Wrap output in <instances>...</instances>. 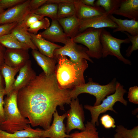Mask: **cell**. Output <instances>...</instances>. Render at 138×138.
Here are the masks:
<instances>
[{"label":"cell","mask_w":138,"mask_h":138,"mask_svg":"<svg viewBox=\"0 0 138 138\" xmlns=\"http://www.w3.org/2000/svg\"><path fill=\"white\" fill-rule=\"evenodd\" d=\"M70 91L60 87L55 73L47 76L43 72L18 91L17 106L32 127L39 126L46 130L57 107L64 110V105L70 104Z\"/></svg>","instance_id":"cell-1"},{"label":"cell","mask_w":138,"mask_h":138,"mask_svg":"<svg viewBox=\"0 0 138 138\" xmlns=\"http://www.w3.org/2000/svg\"><path fill=\"white\" fill-rule=\"evenodd\" d=\"M55 74L60 87L63 89H72L85 84V71L88 67L86 60L77 62L71 61L65 56L58 55Z\"/></svg>","instance_id":"cell-2"},{"label":"cell","mask_w":138,"mask_h":138,"mask_svg":"<svg viewBox=\"0 0 138 138\" xmlns=\"http://www.w3.org/2000/svg\"><path fill=\"white\" fill-rule=\"evenodd\" d=\"M18 91L13 90L4 100L5 120L0 124V129L12 133L25 129L29 125L28 119L20 113L17 103Z\"/></svg>","instance_id":"cell-3"},{"label":"cell","mask_w":138,"mask_h":138,"mask_svg":"<svg viewBox=\"0 0 138 138\" xmlns=\"http://www.w3.org/2000/svg\"><path fill=\"white\" fill-rule=\"evenodd\" d=\"M126 92L123 86L120 83L117 81L116 89L114 93L107 96L102 101V103L97 106H91L88 105H85L84 108L89 111L91 114L90 122L94 125H99L98 118L101 113H104L108 110L113 111L117 113L116 111L113 109V107L115 103L119 101L124 106H126L128 101L123 97L124 94Z\"/></svg>","instance_id":"cell-4"},{"label":"cell","mask_w":138,"mask_h":138,"mask_svg":"<svg viewBox=\"0 0 138 138\" xmlns=\"http://www.w3.org/2000/svg\"><path fill=\"white\" fill-rule=\"evenodd\" d=\"M88 80V83L76 86L71 90L70 95L71 99L77 98L78 95L82 93H88L95 97L96 101L94 106H96L100 104L106 97L115 92L117 81L115 78L105 85L93 82L91 78Z\"/></svg>","instance_id":"cell-5"},{"label":"cell","mask_w":138,"mask_h":138,"mask_svg":"<svg viewBox=\"0 0 138 138\" xmlns=\"http://www.w3.org/2000/svg\"><path fill=\"white\" fill-rule=\"evenodd\" d=\"M103 29L88 28L71 39L74 42L87 47V53L90 58L99 59L102 57L100 36Z\"/></svg>","instance_id":"cell-6"},{"label":"cell","mask_w":138,"mask_h":138,"mask_svg":"<svg viewBox=\"0 0 138 138\" xmlns=\"http://www.w3.org/2000/svg\"><path fill=\"white\" fill-rule=\"evenodd\" d=\"M100 40L102 47V57H106L108 55L113 56L125 64L131 65V61L124 57L120 51L121 44L130 43L128 38L124 39L117 38L103 28L100 35Z\"/></svg>","instance_id":"cell-7"},{"label":"cell","mask_w":138,"mask_h":138,"mask_svg":"<svg viewBox=\"0 0 138 138\" xmlns=\"http://www.w3.org/2000/svg\"><path fill=\"white\" fill-rule=\"evenodd\" d=\"M70 105V108L66 112L67 120L65 132L68 134L73 129L82 131L85 128L84 112L82 105L79 103L78 98L72 99Z\"/></svg>","instance_id":"cell-8"},{"label":"cell","mask_w":138,"mask_h":138,"mask_svg":"<svg viewBox=\"0 0 138 138\" xmlns=\"http://www.w3.org/2000/svg\"><path fill=\"white\" fill-rule=\"evenodd\" d=\"M77 43L69 38L66 44L54 51V58L59 55H64L69 57L70 60L73 62H78L85 59L93 63V61L87 53V48Z\"/></svg>","instance_id":"cell-9"},{"label":"cell","mask_w":138,"mask_h":138,"mask_svg":"<svg viewBox=\"0 0 138 138\" xmlns=\"http://www.w3.org/2000/svg\"><path fill=\"white\" fill-rule=\"evenodd\" d=\"M30 1L26 0L0 14V25L21 22L31 12L29 6Z\"/></svg>","instance_id":"cell-10"},{"label":"cell","mask_w":138,"mask_h":138,"mask_svg":"<svg viewBox=\"0 0 138 138\" xmlns=\"http://www.w3.org/2000/svg\"><path fill=\"white\" fill-rule=\"evenodd\" d=\"M28 50L7 48L5 53L4 63L11 67L20 69L30 60Z\"/></svg>","instance_id":"cell-11"},{"label":"cell","mask_w":138,"mask_h":138,"mask_svg":"<svg viewBox=\"0 0 138 138\" xmlns=\"http://www.w3.org/2000/svg\"><path fill=\"white\" fill-rule=\"evenodd\" d=\"M117 25L108 16L105 15L97 16L90 18L79 20L78 33L87 29L104 28L114 29Z\"/></svg>","instance_id":"cell-12"},{"label":"cell","mask_w":138,"mask_h":138,"mask_svg":"<svg viewBox=\"0 0 138 138\" xmlns=\"http://www.w3.org/2000/svg\"><path fill=\"white\" fill-rule=\"evenodd\" d=\"M53 116L52 124L48 129L44 130L42 138H65L70 137V135L65 133V126L63 123L64 120L66 117V113L59 115L56 110Z\"/></svg>","instance_id":"cell-13"},{"label":"cell","mask_w":138,"mask_h":138,"mask_svg":"<svg viewBox=\"0 0 138 138\" xmlns=\"http://www.w3.org/2000/svg\"><path fill=\"white\" fill-rule=\"evenodd\" d=\"M39 34L45 39L53 43H60L66 44L69 38L65 34L57 20H53L51 25Z\"/></svg>","instance_id":"cell-14"},{"label":"cell","mask_w":138,"mask_h":138,"mask_svg":"<svg viewBox=\"0 0 138 138\" xmlns=\"http://www.w3.org/2000/svg\"><path fill=\"white\" fill-rule=\"evenodd\" d=\"M35 72L32 67V63L29 60L19 71L18 75L14 83L12 91H18L23 87L36 76Z\"/></svg>","instance_id":"cell-15"},{"label":"cell","mask_w":138,"mask_h":138,"mask_svg":"<svg viewBox=\"0 0 138 138\" xmlns=\"http://www.w3.org/2000/svg\"><path fill=\"white\" fill-rule=\"evenodd\" d=\"M74 3L76 8V15L78 20L105 15V12L102 7L87 5L83 3L80 0H75Z\"/></svg>","instance_id":"cell-16"},{"label":"cell","mask_w":138,"mask_h":138,"mask_svg":"<svg viewBox=\"0 0 138 138\" xmlns=\"http://www.w3.org/2000/svg\"><path fill=\"white\" fill-rule=\"evenodd\" d=\"M30 35L32 41L39 51L48 57L54 58V51L62 47L45 39L39 34H36L30 33Z\"/></svg>","instance_id":"cell-17"},{"label":"cell","mask_w":138,"mask_h":138,"mask_svg":"<svg viewBox=\"0 0 138 138\" xmlns=\"http://www.w3.org/2000/svg\"><path fill=\"white\" fill-rule=\"evenodd\" d=\"M113 14L138 21V0H122L119 7Z\"/></svg>","instance_id":"cell-18"},{"label":"cell","mask_w":138,"mask_h":138,"mask_svg":"<svg viewBox=\"0 0 138 138\" xmlns=\"http://www.w3.org/2000/svg\"><path fill=\"white\" fill-rule=\"evenodd\" d=\"M31 53L45 75L49 76L55 73L57 63L55 58L46 56L41 53L38 50H32Z\"/></svg>","instance_id":"cell-19"},{"label":"cell","mask_w":138,"mask_h":138,"mask_svg":"<svg viewBox=\"0 0 138 138\" xmlns=\"http://www.w3.org/2000/svg\"><path fill=\"white\" fill-rule=\"evenodd\" d=\"M108 16L118 26L117 28L113 30V32L121 31L127 32L132 36L138 35V21L133 19H119L112 15Z\"/></svg>","instance_id":"cell-20"},{"label":"cell","mask_w":138,"mask_h":138,"mask_svg":"<svg viewBox=\"0 0 138 138\" xmlns=\"http://www.w3.org/2000/svg\"><path fill=\"white\" fill-rule=\"evenodd\" d=\"M44 130L32 128L30 125L25 129L12 133L0 129V138H42Z\"/></svg>","instance_id":"cell-21"},{"label":"cell","mask_w":138,"mask_h":138,"mask_svg":"<svg viewBox=\"0 0 138 138\" xmlns=\"http://www.w3.org/2000/svg\"><path fill=\"white\" fill-rule=\"evenodd\" d=\"M57 20L68 37L72 38L78 33L79 20L76 15Z\"/></svg>","instance_id":"cell-22"},{"label":"cell","mask_w":138,"mask_h":138,"mask_svg":"<svg viewBox=\"0 0 138 138\" xmlns=\"http://www.w3.org/2000/svg\"><path fill=\"white\" fill-rule=\"evenodd\" d=\"M12 33L20 42L27 45L32 50H38L33 42L30 33L28 29L22 26L20 23H18L12 30Z\"/></svg>","instance_id":"cell-23"},{"label":"cell","mask_w":138,"mask_h":138,"mask_svg":"<svg viewBox=\"0 0 138 138\" xmlns=\"http://www.w3.org/2000/svg\"><path fill=\"white\" fill-rule=\"evenodd\" d=\"M20 70L18 68L11 67L5 63L2 66L1 71L5 81L4 89L7 96L12 91L13 86L15 80V76Z\"/></svg>","instance_id":"cell-24"},{"label":"cell","mask_w":138,"mask_h":138,"mask_svg":"<svg viewBox=\"0 0 138 138\" xmlns=\"http://www.w3.org/2000/svg\"><path fill=\"white\" fill-rule=\"evenodd\" d=\"M85 125L84 130L75 131L70 134V137L65 138H100L95 125L89 121Z\"/></svg>","instance_id":"cell-25"},{"label":"cell","mask_w":138,"mask_h":138,"mask_svg":"<svg viewBox=\"0 0 138 138\" xmlns=\"http://www.w3.org/2000/svg\"><path fill=\"white\" fill-rule=\"evenodd\" d=\"M0 44L7 49H29L19 41L11 33L0 37Z\"/></svg>","instance_id":"cell-26"},{"label":"cell","mask_w":138,"mask_h":138,"mask_svg":"<svg viewBox=\"0 0 138 138\" xmlns=\"http://www.w3.org/2000/svg\"><path fill=\"white\" fill-rule=\"evenodd\" d=\"M58 5L54 3H46L32 12L35 14L50 18L52 20H57Z\"/></svg>","instance_id":"cell-27"},{"label":"cell","mask_w":138,"mask_h":138,"mask_svg":"<svg viewBox=\"0 0 138 138\" xmlns=\"http://www.w3.org/2000/svg\"><path fill=\"white\" fill-rule=\"evenodd\" d=\"M122 0H97L94 3L95 6L102 7L107 16L112 13L119 7Z\"/></svg>","instance_id":"cell-28"},{"label":"cell","mask_w":138,"mask_h":138,"mask_svg":"<svg viewBox=\"0 0 138 138\" xmlns=\"http://www.w3.org/2000/svg\"><path fill=\"white\" fill-rule=\"evenodd\" d=\"M74 2H65L58 4L57 19L76 15V8Z\"/></svg>","instance_id":"cell-29"},{"label":"cell","mask_w":138,"mask_h":138,"mask_svg":"<svg viewBox=\"0 0 138 138\" xmlns=\"http://www.w3.org/2000/svg\"><path fill=\"white\" fill-rule=\"evenodd\" d=\"M116 133L123 138H138V126L128 130L122 125H117L116 129Z\"/></svg>","instance_id":"cell-30"},{"label":"cell","mask_w":138,"mask_h":138,"mask_svg":"<svg viewBox=\"0 0 138 138\" xmlns=\"http://www.w3.org/2000/svg\"><path fill=\"white\" fill-rule=\"evenodd\" d=\"M49 20L47 17H44L31 25L28 28V31L30 33L37 34L38 31L41 29L45 30L50 26Z\"/></svg>","instance_id":"cell-31"},{"label":"cell","mask_w":138,"mask_h":138,"mask_svg":"<svg viewBox=\"0 0 138 138\" xmlns=\"http://www.w3.org/2000/svg\"><path fill=\"white\" fill-rule=\"evenodd\" d=\"M43 16L36 14L32 12H30L25 17L20 23L21 25L27 29L35 22L41 20L44 18Z\"/></svg>","instance_id":"cell-32"},{"label":"cell","mask_w":138,"mask_h":138,"mask_svg":"<svg viewBox=\"0 0 138 138\" xmlns=\"http://www.w3.org/2000/svg\"><path fill=\"white\" fill-rule=\"evenodd\" d=\"M128 37L130 42L132 43V45L129 47L126 50L125 55L127 57H129L132 52L138 49V35L132 36L126 32H123Z\"/></svg>","instance_id":"cell-33"},{"label":"cell","mask_w":138,"mask_h":138,"mask_svg":"<svg viewBox=\"0 0 138 138\" xmlns=\"http://www.w3.org/2000/svg\"><path fill=\"white\" fill-rule=\"evenodd\" d=\"M101 123L105 128L109 129L116 127L114 119L109 114L103 115L100 118Z\"/></svg>","instance_id":"cell-34"},{"label":"cell","mask_w":138,"mask_h":138,"mask_svg":"<svg viewBox=\"0 0 138 138\" xmlns=\"http://www.w3.org/2000/svg\"><path fill=\"white\" fill-rule=\"evenodd\" d=\"M128 98L130 102L134 104H138V87L137 86L129 88Z\"/></svg>","instance_id":"cell-35"},{"label":"cell","mask_w":138,"mask_h":138,"mask_svg":"<svg viewBox=\"0 0 138 138\" xmlns=\"http://www.w3.org/2000/svg\"><path fill=\"white\" fill-rule=\"evenodd\" d=\"M24 0H0V8L4 10L7 8H10L21 4Z\"/></svg>","instance_id":"cell-36"},{"label":"cell","mask_w":138,"mask_h":138,"mask_svg":"<svg viewBox=\"0 0 138 138\" xmlns=\"http://www.w3.org/2000/svg\"><path fill=\"white\" fill-rule=\"evenodd\" d=\"M6 93L4 89L0 88V124L4 121L5 119L4 108V97Z\"/></svg>","instance_id":"cell-37"},{"label":"cell","mask_w":138,"mask_h":138,"mask_svg":"<svg viewBox=\"0 0 138 138\" xmlns=\"http://www.w3.org/2000/svg\"><path fill=\"white\" fill-rule=\"evenodd\" d=\"M18 23L14 22L2 25L0 26V37L11 33Z\"/></svg>","instance_id":"cell-38"},{"label":"cell","mask_w":138,"mask_h":138,"mask_svg":"<svg viewBox=\"0 0 138 138\" xmlns=\"http://www.w3.org/2000/svg\"><path fill=\"white\" fill-rule=\"evenodd\" d=\"M47 0H30L29 6L31 12L38 9L40 6L45 3Z\"/></svg>","instance_id":"cell-39"},{"label":"cell","mask_w":138,"mask_h":138,"mask_svg":"<svg viewBox=\"0 0 138 138\" xmlns=\"http://www.w3.org/2000/svg\"><path fill=\"white\" fill-rule=\"evenodd\" d=\"M6 50L4 47L0 44V88L4 89L3 84L0 73L1 68L4 64V55Z\"/></svg>","instance_id":"cell-40"},{"label":"cell","mask_w":138,"mask_h":138,"mask_svg":"<svg viewBox=\"0 0 138 138\" xmlns=\"http://www.w3.org/2000/svg\"><path fill=\"white\" fill-rule=\"evenodd\" d=\"M74 0H47L45 3H54L58 4L65 2H73Z\"/></svg>","instance_id":"cell-41"},{"label":"cell","mask_w":138,"mask_h":138,"mask_svg":"<svg viewBox=\"0 0 138 138\" xmlns=\"http://www.w3.org/2000/svg\"><path fill=\"white\" fill-rule=\"evenodd\" d=\"M85 5L91 6H95L94 3L95 0H80Z\"/></svg>","instance_id":"cell-42"},{"label":"cell","mask_w":138,"mask_h":138,"mask_svg":"<svg viewBox=\"0 0 138 138\" xmlns=\"http://www.w3.org/2000/svg\"><path fill=\"white\" fill-rule=\"evenodd\" d=\"M114 138H123L119 134L116 133L114 135Z\"/></svg>","instance_id":"cell-43"},{"label":"cell","mask_w":138,"mask_h":138,"mask_svg":"<svg viewBox=\"0 0 138 138\" xmlns=\"http://www.w3.org/2000/svg\"><path fill=\"white\" fill-rule=\"evenodd\" d=\"M4 11V10L0 8V14L2 13Z\"/></svg>","instance_id":"cell-44"},{"label":"cell","mask_w":138,"mask_h":138,"mask_svg":"<svg viewBox=\"0 0 138 138\" xmlns=\"http://www.w3.org/2000/svg\"><path fill=\"white\" fill-rule=\"evenodd\" d=\"M102 138H114V137L110 138V137H102Z\"/></svg>","instance_id":"cell-45"}]
</instances>
